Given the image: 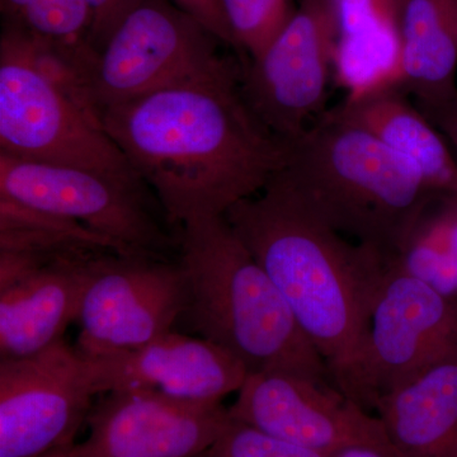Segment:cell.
<instances>
[{
  "label": "cell",
  "mask_w": 457,
  "mask_h": 457,
  "mask_svg": "<svg viewBox=\"0 0 457 457\" xmlns=\"http://www.w3.org/2000/svg\"><path fill=\"white\" fill-rule=\"evenodd\" d=\"M107 253L65 258L0 290V360L31 356L64 339Z\"/></svg>",
  "instance_id": "15"
},
{
  "label": "cell",
  "mask_w": 457,
  "mask_h": 457,
  "mask_svg": "<svg viewBox=\"0 0 457 457\" xmlns=\"http://www.w3.org/2000/svg\"><path fill=\"white\" fill-rule=\"evenodd\" d=\"M192 326L242 361L249 374L282 372L332 383L326 361L225 216L180 225ZM333 384V383H332Z\"/></svg>",
  "instance_id": "4"
},
{
  "label": "cell",
  "mask_w": 457,
  "mask_h": 457,
  "mask_svg": "<svg viewBox=\"0 0 457 457\" xmlns=\"http://www.w3.org/2000/svg\"><path fill=\"white\" fill-rule=\"evenodd\" d=\"M209 29L221 44L234 47L233 36L228 29L220 0H171Z\"/></svg>",
  "instance_id": "25"
},
{
  "label": "cell",
  "mask_w": 457,
  "mask_h": 457,
  "mask_svg": "<svg viewBox=\"0 0 457 457\" xmlns=\"http://www.w3.org/2000/svg\"><path fill=\"white\" fill-rule=\"evenodd\" d=\"M404 0H333L337 38L333 80L347 98L399 87Z\"/></svg>",
  "instance_id": "17"
},
{
  "label": "cell",
  "mask_w": 457,
  "mask_h": 457,
  "mask_svg": "<svg viewBox=\"0 0 457 457\" xmlns=\"http://www.w3.org/2000/svg\"><path fill=\"white\" fill-rule=\"evenodd\" d=\"M234 47L245 60L261 55L296 11L295 0H220Z\"/></svg>",
  "instance_id": "21"
},
{
  "label": "cell",
  "mask_w": 457,
  "mask_h": 457,
  "mask_svg": "<svg viewBox=\"0 0 457 457\" xmlns=\"http://www.w3.org/2000/svg\"><path fill=\"white\" fill-rule=\"evenodd\" d=\"M204 457H329L231 420Z\"/></svg>",
  "instance_id": "23"
},
{
  "label": "cell",
  "mask_w": 457,
  "mask_h": 457,
  "mask_svg": "<svg viewBox=\"0 0 457 457\" xmlns=\"http://www.w3.org/2000/svg\"><path fill=\"white\" fill-rule=\"evenodd\" d=\"M278 176L319 220L392 263L445 197L405 156L327 111L290 144Z\"/></svg>",
  "instance_id": "3"
},
{
  "label": "cell",
  "mask_w": 457,
  "mask_h": 457,
  "mask_svg": "<svg viewBox=\"0 0 457 457\" xmlns=\"http://www.w3.org/2000/svg\"><path fill=\"white\" fill-rule=\"evenodd\" d=\"M189 303L179 260L102 255L84 294L77 348L84 357L134 350L170 332Z\"/></svg>",
  "instance_id": "10"
},
{
  "label": "cell",
  "mask_w": 457,
  "mask_h": 457,
  "mask_svg": "<svg viewBox=\"0 0 457 457\" xmlns=\"http://www.w3.org/2000/svg\"><path fill=\"white\" fill-rule=\"evenodd\" d=\"M330 457H394L384 451L370 446H350L337 451Z\"/></svg>",
  "instance_id": "27"
},
{
  "label": "cell",
  "mask_w": 457,
  "mask_h": 457,
  "mask_svg": "<svg viewBox=\"0 0 457 457\" xmlns=\"http://www.w3.org/2000/svg\"><path fill=\"white\" fill-rule=\"evenodd\" d=\"M82 357L95 396L150 390L171 398L222 402L239 392L249 375L242 361L216 343L171 330L134 350Z\"/></svg>",
  "instance_id": "14"
},
{
  "label": "cell",
  "mask_w": 457,
  "mask_h": 457,
  "mask_svg": "<svg viewBox=\"0 0 457 457\" xmlns=\"http://www.w3.org/2000/svg\"><path fill=\"white\" fill-rule=\"evenodd\" d=\"M145 187L97 171L0 153V196L82 222L131 253L170 258L179 240L156 219Z\"/></svg>",
  "instance_id": "9"
},
{
  "label": "cell",
  "mask_w": 457,
  "mask_h": 457,
  "mask_svg": "<svg viewBox=\"0 0 457 457\" xmlns=\"http://www.w3.org/2000/svg\"><path fill=\"white\" fill-rule=\"evenodd\" d=\"M74 446V445H73ZM73 446H66L62 447V449H56L50 451V453H45L44 456L41 457H71V450Z\"/></svg>",
  "instance_id": "29"
},
{
  "label": "cell",
  "mask_w": 457,
  "mask_h": 457,
  "mask_svg": "<svg viewBox=\"0 0 457 457\" xmlns=\"http://www.w3.org/2000/svg\"><path fill=\"white\" fill-rule=\"evenodd\" d=\"M13 22L51 40L88 41L92 12L86 0H31Z\"/></svg>",
  "instance_id": "22"
},
{
  "label": "cell",
  "mask_w": 457,
  "mask_h": 457,
  "mask_svg": "<svg viewBox=\"0 0 457 457\" xmlns=\"http://www.w3.org/2000/svg\"><path fill=\"white\" fill-rule=\"evenodd\" d=\"M31 0H0L3 20L16 21L22 16Z\"/></svg>",
  "instance_id": "28"
},
{
  "label": "cell",
  "mask_w": 457,
  "mask_h": 457,
  "mask_svg": "<svg viewBox=\"0 0 457 457\" xmlns=\"http://www.w3.org/2000/svg\"><path fill=\"white\" fill-rule=\"evenodd\" d=\"M240 66L108 107L101 123L170 224L224 216L260 194L290 145L255 117Z\"/></svg>",
  "instance_id": "1"
},
{
  "label": "cell",
  "mask_w": 457,
  "mask_h": 457,
  "mask_svg": "<svg viewBox=\"0 0 457 457\" xmlns=\"http://www.w3.org/2000/svg\"><path fill=\"white\" fill-rule=\"evenodd\" d=\"M92 12L88 42L98 53L104 49L120 23L141 0H86Z\"/></svg>",
  "instance_id": "24"
},
{
  "label": "cell",
  "mask_w": 457,
  "mask_h": 457,
  "mask_svg": "<svg viewBox=\"0 0 457 457\" xmlns=\"http://www.w3.org/2000/svg\"><path fill=\"white\" fill-rule=\"evenodd\" d=\"M224 216L326 361L333 385L345 393L394 263L319 220L278 173Z\"/></svg>",
  "instance_id": "2"
},
{
  "label": "cell",
  "mask_w": 457,
  "mask_h": 457,
  "mask_svg": "<svg viewBox=\"0 0 457 457\" xmlns=\"http://www.w3.org/2000/svg\"><path fill=\"white\" fill-rule=\"evenodd\" d=\"M457 350V297L395 262L376 296L368 338L345 395L361 407Z\"/></svg>",
  "instance_id": "7"
},
{
  "label": "cell",
  "mask_w": 457,
  "mask_h": 457,
  "mask_svg": "<svg viewBox=\"0 0 457 457\" xmlns=\"http://www.w3.org/2000/svg\"><path fill=\"white\" fill-rule=\"evenodd\" d=\"M93 395L83 357L65 339L0 360V457H41L73 446Z\"/></svg>",
  "instance_id": "11"
},
{
  "label": "cell",
  "mask_w": 457,
  "mask_h": 457,
  "mask_svg": "<svg viewBox=\"0 0 457 457\" xmlns=\"http://www.w3.org/2000/svg\"><path fill=\"white\" fill-rule=\"evenodd\" d=\"M393 87L356 98L327 111L329 116L374 135L394 152L417 165L429 187L445 197H457V162L425 113Z\"/></svg>",
  "instance_id": "18"
},
{
  "label": "cell",
  "mask_w": 457,
  "mask_h": 457,
  "mask_svg": "<svg viewBox=\"0 0 457 457\" xmlns=\"http://www.w3.org/2000/svg\"><path fill=\"white\" fill-rule=\"evenodd\" d=\"M135 254L82 222L0 196V288L65 258Z\"/></svg>",
  "instance_id": "19"
},
{
  "label": "cell",
  "mask_w": 457,
  "mask_h": 457,
  "mask_svg": "<svg viewBox=\"0 0 457 457\" xmlns=\"http://www.w3.org/2000/svg\"><path fill=\"white\" fill-rule=\"evenodd\" d=\"M337 38L333 0H299L275 40L240 66V92L246 104L288 145L326 112Z\"/></svg>",
  "instance_id": "8"
},
{
  "label": "cell",
  "mask_w": 457,
  "mask_h": 457,
  "mask_svg": "<svg viewBox=\"0 0 457 457\" xmlns=\"http://www.w3.org/2000/svg\"><path fill=\"white\" fill-rule=\"evenodd\" d=\"M209 29L171 0H141L99 51L93 71V98L102 112L203 79L233 62L218 53Z\"/></svg>",
  "instance_id": "6"
},
{
  "label": "cell",
  "mask_w": 457,
  "mask_h": 457,
  "mask_svg": "<svg viewBox=\"0 0 457 457\" xmlns=\"http://www.w3.org/2000/svg\"><path fill=\"white\" fill-rule=\"evenodd\" d=\"M231 420L297 446L332 456L350 446L375 447L396 457L383 422L332 383L303 376L263 372L249 374Z\"/></svg>",
  "instance_id": "12"
},
{
  "label": "cell",
  "mask_w": 457,
  "mask_h": 457,
  "mask_svg": "<svg viewBox=\"0 0 457 457\" xmlns=\"http://www.w3.org/2000/svg\"><path fill=\"white\" fill-rule=\"evenodd\" d=\"M427 119L450 141L457 153V96L438 104H416Z\"/></svg>",
  "instance_id": "26"
},
{
  "label": "cell",
  "mask_w": 457,
  "mask_h": 457,
  "mask_svg": "<svg viewBox=\"0 0 457 457\" xmlns=\"http://www.w3.org/2000/svg\"><path fill=\"white\" fill-rule=\"evenodd\" d=\"M87 416L88 437L71 457H198L230 423L222 402L171 398L150 390L98 395Z\"/></svg>",
  "instance_id": "13"
},
{
  "label": "cell",
  "mask_w": 457,
  "mask_h": 457,
  "mask_svg": "<svg viewBox=\"0 0 457 457\" xmlns=\"http://www.w3.org/2000/svg\"><path fill=\"white\" fill-rule=\"evenodd\" d=\"M399 88L416 104L456 97L457 0H404Z\"/></svg>",
  "instance_id": "20"
},
{
  "label": "cell",
  "mask_w": 457,
  "mask_h": 457,
  "mask_svg": "<svg viewBox=\"0 0 457 457\" xmlns=\"http://www.w3.org/2000/svg\"><path fill=\"white\" fill-rule=\"evenodd\" d=\"M0 153L144 185L101 123L42 78L4 35L0 38Z\"/></svg>",
  "instance_id": "5"
},
{
  "label": "cell",
  "mask_w": 457,
  "mask_h": 457,
  "mask_svg": "<svg viewBox=\"0 0 457 457\" xmlns=\"http://www.w3.org/2000/svg\"><path fill=\"white\" fill-rule=\"evenodd\" d=\"M198 457H204V455L198 456Z\"/></svg>",
  "instance_id": "30"
},
{
  "label": "cell",
  "mask_w": 457,
  "mask_h": 457,
  "mask_svg": "<svg viewBox=\"0 0 457 457\" xmlns=\"http://www.w3.org/2000/svg\"><path fill=\"white\" fill-rule=\"evenodd\" d=\"M396 457H457V350L376 400Z\"/></svg>",
  "instance_id": "16"
}]
</instances>
